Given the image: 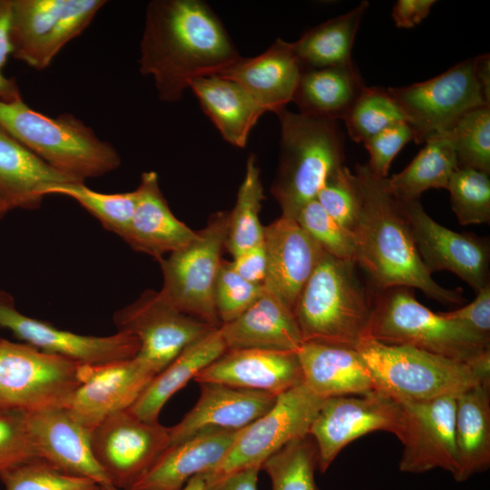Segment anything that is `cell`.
Listing matches in <instances>:
<instances>
[{
  "instance_id": "ac0fdd59",
  "label": "cell",
  "mask_w": 490,
  "mask_h": 490,
  "mask_svg": "<svg viewBox=\"0 0 490 490\" xmlns=\"http://www.w3.org/2000/svg\"><path fill=\"white\" fill-rule=\"evenodd\" d=\"M155 375L136 357L80 365L79 385L64 407L92 431L107 416L130 408Z\"/></svg>"
},
{
  "instance_id": "4fadbf2b",
  "label": "cell",
  "mask_w": 490,
  "mask_h": 490,
  "mask_svg": "<svg viewBox=\"0 0 490 490\" xmlns=\"http://www.w3.org/2000/svg\"><path fill=\"white\" fill-rule=\"evenodd\" d=\"M404 412L398 400L385 390L364 396L326 398L309 428L318 449V469L328 470L349 443L374 431L404 432Z\"/></svg>"
},
{
  "instance_id": "7402d4cb",
  "label": "cell",
  "mask_w": 490,
  "mask_h": 490,
  "mask_svg": "<svg viewBox=\"0 0 490 490\" xmlns=\"http://www.w3.org/2000/svg\"><path fill=\"white\" fill-rule=\"evenodd\" d=\"M279 396L303 382L296 352L264 349H227L194 377Z\"/></svg>"
},
{
  "instance_id": "f5cc1de1",
  "label": "cell",
  "mask_w": 490,
  "mask_h": 490,
  "mask_svg": "<svg viewBox=\"0 0 490 490\" xmlns=\"http://www.w3.org/2000/svg\"><path fill=\"white\" fill-rule=\"evenodd\" d=\"M260 467L245 468L207 484L205 490H257Z\"/></svg>"
},
{
  "instance_id": "277c9868",
  "label": "cell",
  "mask_w": 490,
  "mask_h": 490,
  "mask_svg": "<svg viewBox=\"0 0 490 490\" xmlns=\"http://www.w3.org/2000/svg\"><path fill=\"white\" fill-rule=\"evenodd\" d=\"M0 125L54 170L74 181L103 176L121 165L109 142L70 113L54 118L30 108L23 98L0 101Z\"/></svg>"
},
{
  "instance_id": "bcb514c9",
  "label": "cell",
  "mask_w": 490,
  "mask_h": 490,
  "mask_svg": "<svg viewBox=\"0 0 490 490\" xmlns=\"http://www.w3.org/2000/svg\"><path fill=\"white\" fill-rule=\"evenodd\" d=\"M38 457L27 425V412L0 411V472Z\"/></svg>"
},
{
  "instance_id": "83f0119b",
  "label": "cell",
  "mask_w": 490,
  "mask_h": 490,
  "mask_svg": "<svg viewBox=\"0 0 490 490\" xmlns=\"http://www.w3.org/2000/svg\"><path fill=\"white\" fill-rule=\"evenodd\" d=\"M227 349L297 352L303 344L293 310L265 291L235 319L220 326Z\"/></svg>"
},
{
  "instance_id": "2e32d148",
  "label": "cell",
  "mask_w": 490,
  "mask_h": 490,
  "mask_svg": "<svg viewBox=\"0 0 490 490\" xmlns=\"http://www.w3.org/2000/svg\"><path fill=\"white\" fill-rule=\"evenodd\" d=\"M0 328L43 352L81 365H95L133 358L139 342L132 335L117 331L105 337L86 336L60 329L18 311L13 297L0 289Z\"/></svg>"
},
{
  "instance_id": "44dd1931",
  "label": "cell",
  "mask_w": 490,
  "mask_h": 490,
  "mask_svg": "<svg viewBox=\"0 0 490 490\" xmlns=\"http://www.w3.org/2000/svg\"><path fill=\"white\" fill-rule=\"evenodd\" d=\"M265 291L293 310L323 250L294 219L280 216L264 228Z\"/></svg>"
},
{
  "instance_id": "603a6c76",
  "label": "cell",
  "mask_w": 490,
  "mask_h": 490,
  "mask_svg": "<svg viewBox=\"0 0 490 490\" xmlns=\"http://www.w3.org/2000/svg\"><path fill=\"white\" fill-rule=\"evenodd\" d=\"M201 394L193 407L169 427L170 446L207 428L240 430L274 405L277 396L223 384L199 383Z\"/></svg>"
},
{
  "instance_id": "d590c367",
  "label": "cell",
  "mask_w": 490,
  "mask_h": 490,
  "mask_svg": "<svg viewBox=\"0 0 490 490\" xmlns=\"http://www.w3.org/2000/svg\"><path fill=\"white\" fill-rule=\"evenodd\" d=\"M263 199L260 171L255 155L250 154L246 162V172L238 191L236 203L229 212L225 247L232 257L263 241L265 227L260 220Z\"/></svg>"
},
{
  "instance_id": "7c38bea8",
  "label": "cell",
  "mask_w": 490,
  "mask_h": 490,
  "mask_svg": "<svg viewBox=\"0 0 490 490\" xmlns=\"http://www.w3.org/2000/svg\"><path fill=\"white\" fill-rule=\"evenodd\" d=\"M104 0H12L11 43L15 58L44 70L81 34Z\"/></svg>"
},
{
  "instance_id": "11a10c76",
  "label": "cell",
  "mask_w": 490,
  "mask_h": 490,
  "mask_svg": "<svg viewBox=\"0 0 490 490\" xmlns=\"http://www.w3.org/2000/svg\"><path fill=\"white\" fill-rule=\"evenodd\" d=\"M206 485V475L204 473L191 478L181 490H205Z\"/></svg>"
},
{
  "instance_id": "c3c4849f",
  "label": "cell",
  "mask_w": 490,
  "mask_h": 490,
  "mask_svg": "<svg viewBox=\"0 0 490 490\" xmlns=\"http://www.w3.org/2000/svg\"><path fill=\"white\" fill-rule=\"evenodd\" d=\"M475 299L463 308L439 312L443 317L457 321L475 333L490 339V284L476 292Z\"/></svg>"
},
{
  "instance_id": "60d3db41",
  "label": "cell",
  "mask_w": 490,
  "mask_h": 490,
  "mask_svg": "<svg viewBox=\"0 0 490 490\" xmlns=\"http://www.w3.org/2000/svg\"><path fill=\"white\" fill-rule=\"evenodd\" d=\"M446 189L452 210L462 225L489 223L490 179L484 172L457 167Z\"/></svg>"
},
{
  "instance_id": "5b68a950",
  "label": "cell",
  "mask_w": 490,
  "mask_h": 490,
  "mask_svg": "<svg viewBox=\"0 0 490 490\" xmlns=\"http://www.w3.org/2000/svg\"><path fill=\"white\" fill-rule=\"evenodd\" d=\"M276 114L280 122V155L271 193L281 216L295 220L328 178L344 166L345 136L333 120L287 108Z\"/></svg>"
},
{
  "instance_id": "d6a6232c",
  "label": "cell",
  "mask_w": 490,
  "mask_h": 490,
  "mask_svg": "<svg viewBox=\"0 0 490 490\" xmlns=\"http://www.w3.org/2000/svg\"><path fill=\"white\" fill-rule=\"evenodd\" d=\"M367 85L354 62L303 71L293 100L300 113L343 120Z\"/></svg>"
},
{
  "instance_id": "484cf974",
  "label": "cell",
  "mask_w": 490,
  "mask_h": 490,
  "mask_svg": "<svg viewBox=\"0 0 490 490\" xmlns=\"http://www.w3.org/2000/svg\"><path fill=\"white\" fill-rule=\"evenodd\" d=\"M240 431L207 428L170 446L128 490H181L193 476L212 471Z\"/></svg>"
},
{
  "instance_id": "f35d334b",
  "label": "cell",
  "mask_w": 490,
  "mask_h": 490,
  "mask_svg": "<svg viewBox=\"0 0 490 490\" xmlns=\"http://www.w3.org/2000/svg\"><path fill=\"white\" fill-rule=\"evenodd\" d=\"M443 132L453 144L458 167L490 173V105L466 113Z\"/></svg>"
},
{
  "instance_id": "b9f144b4",
  "label": "cell",
  "mask_w": 490,
  "mask_h": 490,
  "mask_svg": "<svg viewBox=\"0 0 490 490\" xmlns=\"http://www.w3.org/2000/svg\"><path fill=\"white\" fill-rule=\"evenodd\" d=\"M5 490H101L93 480L73 475L35 457L0 472Z\"/></svg>"
},
{
  "instance_id": "ba28073f",
  "label": "cell",
  "mask_w": 490,
  "mask_h": 490,
  "mask_svg": "<svg viewBox=\"0 0 490 490\" xmlns=\"http://www.w3.org/2000/svg\"><path fill=\"white\" fill-rule=\"evenodd\" d=\"M229 212L214 214L196 238L160 262L163 299L179 311L220 328L214 304V287L222 261Z\"/></svg>"
},
{
  "instance_id": "db71d44e",
  "label": "cell",
  "mask_w": 490,
  "mask_h": 490,
  "mask_svg": "<svg viewBox=\"0 0 490 490\" xmlns=\"http://www.w3.org/2000/svg\"><path fill=\"white\" fill-rule=\"evenodd\" d=\"M474 59L476 77L486 98L490 100V55L484 54Z\"/></svg>"
},
{
  "instance_id": "8992f818",
  "label": "cell",
  "mask_w": 490,
  "mask_h": 490,
  "mask_svg": "<svg viewBox=\"0 0 490 490\" xmlns=\"http://www.w3.org/2000/svg\"><path fill=\"white\" fill-rule=\"evenodd\" d=\"M368 337L471 365H490V339L422 305L408 288L375 292Z\"/></svg>"
},
{
  "instance_id": "816d5d0a",
  "label": "cell",
  "mask_w": 490,
  "mask_h": 490,
  "mask_svg": "<svg viewBox=\"0 0 490 490\" xmlns=\"http://www.w3.org/2000/svg\"><path fill=\"white\" fill-rule=\"evenodd\" d=\"M435 0H397L392 8V18L398 28H413L430 13Z\"/></svg>"
},
{
  "instance_id": "d4e9b609",
  "label": "cell",
  "mask_w": 490,
  "mask_h": 490,
  "mask_svg": "<svg viewBox=\"0 0 490 490\" xmlns=\"http://www.w3.org/2000/svg\"><path fill=\"white\" fill-rule=\"evenodd\" d=\"M136 204L122 240L135 251L158 261L192 241L197 231L172 212L155 172H145L134 190Z\"/></svg>"
},
{
  "instance_id": "681fc988",
  "label": "cell",
  "mask_w": 490,
  "mask_h": 490,
  "mask_svg": "<svg viewBox=\"0 0 490 490\" xmlns=\"http://www.w3.org/2000/svg\"><path fill=\"white\" fill-rule=\"evenodd\" d=\"M12 0H0V101L12 102L21 98L15 79L6 77L3 69L10 54H13L11 43Z\"/></svg>"
},
{
  "instance_id": "9a60e30c",
  "label": "cell",
  "mask_w": 490,
  "mask_h": 490,
  "mask_svg": "<svg viewBox=\"0 0 490 490\" xmlns=\"http://www.w3.org/2000/svg\"><path fill=\"white\" fill-rule=\"evenodd\" d=\"M94 456L113 485L128 490L170 446L169 427L129 409L114 413L91 431Z\"/></svg>"
},
{
  "instance_id": "4316f807",
  "label": "cell",
  "mask_w": 490,
  "mask_h": 490,
  "mask_svg": "<svg viewBox=\"0 0 490 490\" xmlns=\"http://www.w3.org/2000/svg\"><path fill=\"white\" fill-rule=\"evenodd\" d=\"M301 74L292 43L278 38L262 54L240 56L215 75L238 83L266 112L278 113L292 102Z\"/></svg>"
},
{
  "instance_id": "7a4b0ae2",
  "label": "cell",
  "mask_w": 490,
  "mask_h": 490,
  "mask_svg": "<svg viewBox=\"0 0 490 490\" xmlns=\"http://www.w3.org/2000/svg\"><path fill=\"white\" fill-rule=\"evenodd\" d=\"M353 173L360 201L353 230L355 261L373 290L418 289L442 304H462V291L437 284L424 265L407 220L388 189L387 178L377 177L367 164H357Z\"/></svg>"
},
{
  "instance_id": "9f6ffc18",
  "label": "cell",
  "mask_w": 490,
  "mask_h": 490,
  "mask_svg": "<svg viewBox=\"0 0 490 490\" xmlns=\"http://www.w3.org/2000/svg\"><path fill=\"white\" fill-rule=\"evenodd\" d=\"M11 210V204L0 191V220H2Z\"/></svg>"
},
{
  "instance_id": "f6af8a7d",
  "label": "cell",
  "mask_w": 490,
  "mask_h": 490,
  "mask_svg": "<svg viewBox=\"0 0 490 490\" xmlns=\"http://www.w3.org/2000/svg\"><path fill=\"white\" fill-rule=\"evenodd\" d=\"M263 292V285L244 279L230 261L222 260L214 287V304L221 325L241 315Z\"/></svg>"
},
{
  "instance_id": "7bdbcfd3",
  "label": "cell",
  "mask_w": 490,
  "mask_h": 490,
  "mask_svg": "<svg viewBox=\"0 0 490 490\" xmlns=\"http://www.w3.org/2000/svg\"><path fill=\"white\" fill-rule=\"evenodd\" d=\"M295 220L324 252L339 260H355L353 234L329 216L316 199L305 204Z\"/></svg>"
},
{
  "instance_id": "30bf717a",
  "label": "cell",
  "mask_w": 490,
  "mask_h": 490,
  "mask_svg": "<svg viewBox=\"0 0 490 490\" xmlns=\"http://www.w3.org/2000/svg\"><path fill=\"white\" fill-rule=\"evenodd\" d=\"M324 400L303 382L277 396L271 408L241 429L221 462L205 473L207 484L245 468L261 469L264 461L275 452L309 435Z\"/></svg>"
},
{
  "instance_id": "f546056e",
  "label": "cell",
  "mask_w": 490,
  "mask_h": 490,
  "mask_svg": "<svg viewBox=\"0 0 490 490\" xmlns=\"http://www.w3.org/2000/svg\"><path fill=\"white\" fill-rule=\"evenodd\" d=\"M455 443L456 482H464L490 466V379L456 397Z\"/></svg>"
},
{
  "instance_id": "836d02e7",
  "label": "cell",
  "mask_w": 490,
  "mask_h": 490,
  "mask_svg": "<svg viewBox=\"0 0 490 490\" xmlns=\"http://www.w3.org/2000/svg\"><path fill=\"white\" fill-rule=\"evenodd\" d=\"M368 6V1H362L347 13L311 28L292 43L302 72L351 64L355 38Z\"/></svg>"
},
{
  "instance_id": "e575fe53",
  "label": "cell",
  "mask_w": 490,
  "mask_h": 490,
  "mask_svg": "<svg viewBox=\"0 0 490 490\" xmlns=\"http://www.w3.org/2000/svg\"><path fill=\"white\" fill-rule=\"evenodd\" d=\"M425 143L402 172L387 179L390 192L399 201L419 200L429 189H446L458 167L455 149L445 132L430 136Z\"/></svg>"
},
{
  "instance_id": "6da1fadb",
  "label": "cell",
  "mask_w": 490,
  "mask_h": 490,
  "mask_svg": "<svg viewBox=\"0 0 490 490\" xmlns=\"http://www.w3.org/2000/svg\"><path fill=\"white\" fill-rule=\"evenodd\" d=\"M240 55L221 21L200 0H153L146 8L139 69L160 100L181 99L192 79L217 74Z\"/></svg>"
},
{
  "instance_id": "8fae6325",
  "label": "cell",
  "mask_w": 490,
  "mask_h": 490,
  "mask_svg": "<svg viewBox=\"0 0 490 490\" xmlns=\"http://www.w3.org/2000/svg\"><path fill=\"white\" fill-rule=\"evenodd\" d=\"M412 129L414 142L448 130L466 113L490 105L475 74V59H467L429 80L387 88Z\"/></svg>"
},
{
  "instance_id": "1f68e13d",
  "label": "cell",
  "mask_w": 490,
  "mask_h": 490,
  "mask_svg": "<svg viewBox=\"0 0 490 490\" xmlns=\"http://www.w3.org/2000/svg\"><path fill=\"white\" fill-rule=\"evenodd\" d=\"M226 350L220 328L211 331L187 347L155 375L128 409L142 420L158 421L166 402Z\"/></svg>"
},
{
  "instance_id": "9c48e42d",
  "label": "cell",
  "mask_w": 490,
  "mask_h": 490,
  "mask_svg": "<svg viewBox=\"0 0 490 490\" xmlns=\"http://www.w3.org/2000/svg\"><path fill=\"white\" fill-rule=\"evenodd\" d=\"M80 365L0 338V411L64 407L79 385Z\"/></svg>"
},
{
  "instance_id": "e0dca14e",
  "label": "cell",
  "mask_w": 490,
  "mask_h": 490,
  "mask_svg": "<svg viewBox=\"0 0 490 490\" xmlns=\"http://www.w3.org/2000/svg\"><path fill=\"white\" fill-rule=\"evenodd\" d=\"M398 202L418 254L431 274L449 270L475 292L490 284V246L486 239L440 225L426 212L419 200Z\"/></svg>"
},
{
  "instance_id": "74e56055",
  "label": "cell",
  "mask_w": 490,
  "mask_h": 490,
  "mask_svg": "<svg viewBox=\"0 0 490 490\" xmlns=\"http://www.w3.org/2000/svg\"><path fill=\"white\" fill-rule=\"evenodd\" d=\"M271 490H318L315 481L318 449L308 435L293 440L268 457L261 466Z\"/></svg>"
},
{
  "instance_id": "d6986e66",
  "label": "cell",
  "mask_w": 490,
  "mask_h": 490,
  "mask_svg": "<svg viewBox=\"0 0 490 490\" xmlns=\"http://www.w3.org/2000/svg\"><path fill=\"white\" fill-rule=\"evenodd\" d=\"M456 396L430 400L397 399L404 412V449L399 461L403 473L422 474L441 468L456 470L454 421Z\"/></svg>"
},
{
  "instance_id": "ffe728a7",
  "label": "cell",
  "mask_w": 490,
  "mask_h": 490,
  "mask_svg": "<svg viewBox=\"0 0 490 490\" xmlns=\"http://www.w3.org/2000/svg\"><path fill=\"white\" fill-rule=\"evenodd\" d=\"M27 425L38 457L63 472L93 480L101 490H120L94 456L91 430L65 407L27 412Z\"/></svg>"
},
{
  "instance_id": "5bb4252c",
  "label": "cell",
  "mask_w": 490,
  "mask_h": 490,
  "mask_svg": "<svg viewBox=\"0 0 490 490\" xmlns=\"http://www.w3.org/2000/svg\"><path fill=\"white\" fill-rule=\"evenodd\" d=\"M113 320L118 331L135 337L136 358L156 375L191 344L217 329L179 311L152 289L115 311Z\"/></svg>"
},
{
  "instance_id": "3957f363",
  "label": "cell",
  "mask_w": 490,
  "mask_h": 490,
  "mask_svg": "<svg viewBox=\"0 0 490 490\" xmlns=\"http://www.w3.org/2000/svg\"><path fill=\"white\" fill-rule=\"evenodd\" d=\"M358 269L323 252L293 309L303 342L356 348L368 338L375 291Z\"/></svg>"
},
{
  "instance_id": "cb8c5ba5",
  "label": "cell",
  "mask_w": 490,
  "mask_h": 490,
  "mask_svg": "<svg viewBox=\"0 0 490 490\" xmlns=\"http://www.w3.org/2000/svg\"><path fill=\"white\" fill-rule=\"evenodd\" d=\"M296 353L303 383L319 397L364 396L384 390L356 348L303 342Z\"/></svg>"
},
{
  "instance_id": "7dc6e473",
  "label": "cell",
  "mask_w": 490,
  "mask_h": 490,
  "mask_svg": "<svg viewBox=\"0 0 490 490\" xmlns=\"http://www.w3.org/2000/svg\"><path fill=\"white\" fill-rule=\"evenodd\" d=\"M413 140L412 129L406 121L387 126L363 142L369 155L367 166L374 175L386 179L394 158Z\"/></svg>"
},
{
  "instance_id": "f907efd6",
  "label": "cell",
  "mask_w": 490,
  "mask_h": 490,
  "mask_svg": "<svg viewBox=\"0 0 490 490\" xmlns=\"http://www.w3.org/2000/svg\"><path fill=\"white\" fill-rule=\"evenodd\" d=\"M230 262L232 269L244 279L254 284H263L267 267L263 241L234 256Z\"/></svg>"
},
{
  "instance_id": "f1b7e54d",
  "label": "cell",
  "mask_w": 490,
  "mask_h": 490,
  "mask_svg": "<svg viewBox=\"0 0 490 490\" xmlns=\"http://www.w3.org/2000/svg\"><path fill=\"white\" fill-rule=\"evenodd\" d=\"M189 88L222 138L245 147L250 131L266 113L253 97L238 83L215 74L192 79Z\"/></svg>"
},
{
  "instance_id": "8d00e7d4",
  "label": "cell",
  "mask_w": 490,
  "mask_h": 490,
  "mask_svg": "<svg viewBox=\"0 0 490 490\" xmlns=\"http://www.w3.org/2000/svg\"><path fill=\"white\" fill-rule=\"evenodd\" d=\"M43 195H63L73 199L96 218L107 230L123 238L136 204L135 191L103 193L88 188L83 182L69 181L45 188Z\"/></svg>"
},
{
  "instance_id": "ab89813d",
  "label": "cell",
  "mask_w": 490,
  "mask_h": 490,
  "mask_svg": "<svg viewBox=\"0 0 490 490\" xmlns=\"http://www.w3.org/2000/svg\"><path fill=\"white\" fill-rule=\"evenodd\" d=\"M402 121H406L403 112L387 89L376 86L365 87L344 119L348 133L356 142H365Z\"/></svg>"
},
{
  "instance_id": "4dcf8cb0",
  "label": "cell",
  "mask_w": 490,
  "mask_h": 490,
  "mask_svg": "<svg viewBox=\"0 0 490 490\" xmlns=\"http://www.w3.org/2000/svg\"><path fill=\"white\" fill-rule=\"evenodd\" d=\"M69 181L0 125V191L13 209H37L45 188Z\"/></svg>"
},
{
  "instance_id": "ee69618b",
  "label": "cell",
  "mask_w": 490,
  "mask_h": 490,
  "mask_svg": "<svg viewBox=\"0 0 490 490\" xmlns=\"http://www.w3.org/2000/svg\"><path fill=\"white\" fill-rule=\"evenodd\" d=\"M316 200L329 216L353 234L360 201L355 176L350 170L343 166L333 172Z\"/></svg>"
},
{
  "instance_id": "52a82bcc",
  "label": "cell",
  "mask_w": 490,
  "mask_h": 490,
  "mask_svg": "<svg viewBox=\"0 0 490 490\" xmlns=\"http://www.w3.org/2000/svg\"><path fill=\"white\" fill-rule=\"evenodd\" d=\"M356 349L397 399L423 401L457 396L490 379V365H471L407 346L365 338Z\"/></svg>"
}]
</instances>
